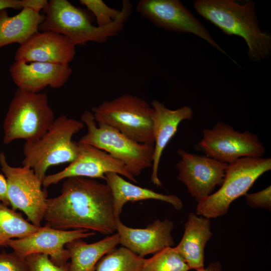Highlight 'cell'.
Returning a JSON list of instances; mask_svg holds the SVG:
<instances>
[{"label": "cell", "instance_id": "cell-28", "mask_svg": "<svg viewBox=\"0 0 271 271\" xmlns=\"http://www.w3.org/2000/svg\"><path fill=\"white\" fill-rule=\"evenodd\" d=\"M0 271H30L26 259L15 252L0 253Z\"/></svg>", "mask_w": 271, "mask_h": 271}, {"label": "cell", "instance_id": "cell-15", "mask_svg": "<svg viewBox=\"0 0 271 271\" xmlns=\"http://www.w3.org/2000/svg\"><path fill=\"white\" fill-rule=\"evenodd\" d=\"M116 227L119 244L143 258L174 245L171 234L174 223L168 219H157L146 228H134L125 225L119 218Z\"/></svg>", "mask_w": 271, "mask_h": 271}, {"label": "cell", "instance_id": "cell-17", "mask_svg": "<svg viewBox=\"0 0 271 271\" xmlns=\"http://www.w3.org/2000/svg\"><path fill=\"white\" fill-rule=\"evenodd\" d=\"M18 88L34 93L49 86L59 88L67 82L72 72L69 64L15 61L10 68Z\"/></svg>", "mask_w": 271, "mask_h": 271}, {"label": "cell", "instance_id": "cell-27", "mask_svg": "<svg viewBox=\"0 0 271 271\" xmlns=\"http://www.w3.org/2000/svg\"><path fill=\"white\" fill-rule=\"evenodd\" d=\"M25 258L30 271H69V262L58 265L54 263L47 254H32Z\"/></svg>", "mask_w": 271, "mask_h": 271}, {"label": "cell", "instance_id": "cell-14", "mask_svg": "<svg viewBox=\"0 0 271 271\" xmlns=\"http://www.w3.org/2000/svg\"><path fill=\"white\" fill-rule=\"evenodd\" d=\"M177 153L180 157L176 164L177 179L186 186L197 202L222 184L228 164L206 156L190 154L182 149Z\"/></svg>", "mask_w": 271, "mask_h": 271}, {"label": "cell", "instance_id": "cell-22", "mask_svg": "<svg viewBox=\"0 0 271 271\" xmlns=\"http://www.w3.org/2000/svg\"><path fill=\"white\" fill-rule=\"evenodd\" d=\"M119 244L117 233L91 243H88L82 239L69 242L66 245L71 260L69 271H95L99 260Z\"/></svg>", "mask_w": 271, "mask_h": 271}, {"label": "cell", "instance_id": "cell-11", "mask_svg": "<svg viewBox=\"0 0 271 271\" xmlns=\"http://www.w3.org/2000/svg\"><path fill=\"white\" fill-rule=\"evenodd\" d=\"M136 10L158 27L178 33H192L203 39L237 64L214 40L200 21L180 1L142 0L138 3Z\"/></svg>", "mask_w": 271, "mask_h": 271}, {"label": "cell", "instance_id": "cell-12", "mask_svg": "<svg viewBox=\"0 0 271 271\" xmlns=\"http://www.w3.org/2000/svg\"><path fill=\"white\" fill-rule=\"evenodd\" d=\"M79 151L76 159L63 170L46 175L42 186L46 188L70 177L101 179L105 174L112 172L124 176L134 183L137 181L120 161L107 153L91 145L78 142Z\"/></svg>", "mask_w": 271, "mask_h": 271}, {"label": "cell", "instance_id": "cell-21", "mask_svg": "<svg viewBox=\"0 0 271 271\" xmlns=\"http://www.w3.org/2000/svg\"><path fill=\"white\" fill-rule=\"evenodd\" d=\"M41 14L29 8H24L16 15L10 17L6 9L0 11V48L13 43L20 45L39 31L44 21Z\"/></svg>", "mask_w": 271, "mask_h": 271}, {"label": "cell", "instance_id": "cell-29", "mask_svg": "<svg viewBox=\"0 0 271 271\" xmlns=\"http://www.w3.org/2000/svg\"><path fill=\"white\" fill-rule=\"evenodd\" d=\"M245 200L247 205L251 208L271 209L270 186L257 192L246 194Z\"/></svg>", "mask_w": 271, "mask_h": 271}, {"label": "cell", "instance_id": "cell-25", "mask_svg": "<svg viewBox=\"0 0 271 271\" xmlns=\"http://www.w3.org/2000/svg\"><path fill=\"white\" fill-rule=\"evenodd\" d=\"M188 264L175 247H168L144 258L141 271H190Z\"/></svg>", "mask_w": 271, "mask_h": 271}, {"label": "cell", "instance_id": "cell-7", "mask_svg": "<svg viewBox=\"0 0 271 271\" xmlns=\"http://www.w3.org/2000/svg\"><path fill=\"white\" fill-rule=\"evenodd\" d=\"M270 169V158H241L228 164L220 188L198 202L196 214L209 219L225 215L231 203L247 194L255 181Z\"/></svg>", "mask_w": 271, "mask_h": 271}, {"label": "cell", "instance_id": "cell-6", "mask_svg": "<svg viewBox=\"0 0 271 271\" xmlns=\"http://www.w3.org/2000/svg\"><path fill=\"white\" fill-rule=\"evenodd\" d=\"M81 119L87 131L79 142L107 153L123 163L134 177L152 167L154 146L137 143L107 124L96 123L91 111H85Z\"/></svg>", "mask_w": 271, "mask_h": 271}, {"label": "cell", "instance_id": "cell-5", "mask_svg": "<svg viewBox=\"0 0 271 271\" xmlns=\"http://www.w3.org/2000/svg\"><path fill=\"white\" fill-rule=\"evenodd\" d=\"M46 92L16 90L4 122V143L17 140L35 141L47 131L55 120Z\"/></svg>", "mask_w": 271, "mask_h": 271}, {"label": "cell", "instance_id": "cell-2", "mask_svg": "<svg viewBox=\"0 0 271 271\" xmlns=\"http://www.w3.org/2000/svg\"><path fill=\"white\" fill-rule=\"evenodd\" d=\"M193 7L199 15L225 34L243 38L251 62L270 56L271 35L260 29L253 1L240 5L233 0H196Z\"/></svg>", "mask_w": 271, "mask_h": 271}, {"label": "cell", "instance_id": "cell-18", "mask_svg": "<svg viewBox=\"0 0 271 271\" xmlns=\"http://www.w3.org/2000/svg\"><path fill=\"white\" fill-rule=\"evenodd\" d=\"M151 106L153 109V131L155 142L151 181L154 185L160 187L162 183L158 173L162 153L177 132L181 122L192 119L193 112L188 106L170 109L156 99L152 102Z\"/></svg>", "mask_w": 271, "mask_h": 271}, {"label": "cell", "instance_id": "cell-24", "mask_svg": "<svg viewBox=\"0 0 271 271\" xmlns=\"http://www.w3.org/2000/svg\"><path fill=\"white\" fill-rule=\"evenodd\" d=\"M144 259L126 247L115 248L99 260L95 271H141Z\"/></svg>", "mask_w": 271, "mask_h": 271}, {"label": "cell", "instance_id": "cell-1", "mask_svg": "<svg viewBox=\"0 0 271 271\" xmlns=\"http://www.w3.org/2000/svg\"><path fill=\"white\" fill-rule=\"evenodd\" d=\"M111 190L93 179H65L61 193L47 199L45 225L60 230L86 229L103 234L116 231Z\"/></svg>", "mask_w": 271, "mask_h": 271}, {"label": "cell", "instance_id": "cell-8", "mask_svg": "<svg viewBox=\"0 0 271 271\" xmlns=\"http://www.w3.org/2000/svg\"><path fill=\"white\" fill-rule=\"evenodd\" d=\"M96 123L107 124L141 144L154 146L153 109L137 96L123 94L92 108Z\"/></svg>", "mask_w": 271, "mask_h": 271}, {"label": "cell", "instance_id": "cell-13", "mask_svg": "<svg viewBox=\"0 0 271 271\" xmlns=\"http://www.w3.org/2000/svg\"><path fill=\"white\" fill-rule=\"evenodd\" d=\"M95 234L86 229L60 230L45 225L35 232L24 237L13 239L6 243L19 255L26 257L35 253L48 255L56 264L61 265L70 259L65 246L77 239L91 237Z\"/></svg>", "mask_w": 271, "mask_h": 271}, {"label": "cell", "instance_id": "cell-30", "mask_svg": "<svg viewBox=\"0 0 271 271\" xmlns=\"http://www.w3.org/2000/svg\"><path fill=\"white\" fill-rule=\"evenodd\" d=\"M47 2L46 0H0V11L9 8L22 10L24 8H29L40 12L44 10Z\"/></svg>", "mask_w": 271, "mask_h": 271}, {"label": "cell", "instance_id": "cell-16", "mask_svg": "<svg viewBox=\"0 0 271 271\" xmlns=\"http://www.w3.org/2000/svg\"><path fill=\"white\" fill-rule=\"evenodd\" d=\"M76 54L75 46L62 35L38 31L17 50L15 61L69 64Z\"/></svg>", "mask_w": 271, "mask_h": 271}, {"label": "cell", "instance_id": "cell-3", "mask_svg": "<svg viewBox=\"0 0 271 271\" xmlns=\"http://www.w3.org/2000/svg\"><path fill=\"white\" fill-rule=\"evenodd\" d=\"M130 1L124 0L118 17L112 23L98 27L92 24L88 15L67 0H50L44 9L45 18L39 31L60 34L71 44L84 45L89 42L104 43L123 28L132 12Z\"/></svg>", "mask_w": 271, "mask_h": 271}, {"label": "cell", "instance_id": "cell-20", "mask_svg": "<svg viewBox=\"0 0 271 271\" xmlns=\"http://www.w3.org/2000/svg\"><path fill=\"white\" fill-rule=\"evenodd\" d=\"M105 177L106 184L112 195L113 210L116 218H119L123 206L128 202L153 199L170 203L176 210H180L183 208L182 201L175 195H166L137 186L115 173H107Z\"/></svg>", "mask_w": 271, "mask_h": 271}, {"label": "cell", "instance_id": "cell-10", "mask_svg": "<svg viewBox=\"0 0 271 271\" xmlns=\"http://www.w3.org/2000/svg\"><path fill=\"white\" fill-rule=\"evenodd\" d=\"M196 147L206 156L227 164L241 158H261L265 153L257 134L248 130L240 132L221 122L211 129H204Z\"/></svg>", "mask_w": 271, "mask_h": 271}, {"label": "cell", "instance_id": "cell-32", "mask_svg": "<svg viewBox=\"0 0 271 271\" xmlns=\"http://www.w3.org/2000/svg\"><path fill=\"white\" fill-rule=\"evenodd\" d=\"M197 271H222V265L220 261H215L211 262L206 267Z\"/></svg>", "mask_w": 271, "mask_h": 271}, {"label": "cell", "instance_id": "cell-4", "mask_svg": "<svg viewBox=\"0 0 271 271\" xmlns=\"http://www.w3.org/2000/svg\"><path fill=\"white\" fill-rule=\"evenodd\" d=\"M84 126L81 121L65 115L55 118L40 139L25 142L22 166L32 169L42 182L50 167L70 163L76 159L79 145L72 138Z\"/></svg>", "mask_w": 271, "mask_h": 271}, {"label": "cell", "instance_id": "cell-31", "mask_svg": "<svg viewBox=\"0 0 271 271\" xmlns=\"http://www.w3.org/2000/svg\"><path fill=\"white\" fill-rule=\"evenodd\" d=\"M0 202L8 206L10 205L7 194V182L3 175L0 174Z\"/></svg>", "mask_w": 271, "mask_h": 271}, {"label": "cell", "instance_id": "cell-23", "mask_svg": "<svg viewBox=\"0 0 271 271\" xmlns=\"http://www.w3.org/2000/svg\"><path fill=\"white\" fill-rule=\"evenodd\" d=\"M37 227L26 220L21 213L0 202V247L13 238L24 237L37 231Z\"/></svg>", "mask_w": 271, "mask_h": 271}, {"label": "cell", "instance_id": "cell-9", "mask_svg": "<svg viewBox=\"0 0 271 271\" xmlns=\"http://www.w3.org/2000/svg\"><path fill=\"white\" fill-rule=\"evenodd\" d=\"M0 166L7 182V194L12 209L23 212L28 221L41 227L47 207V193L42 182L28 167H13L0 153Z\"/></svg>", "mask_w": 271, "mask_h": 271}, {"label": "cell", "instance_id": "cell-19", "mask_svg": "<svg viewBox=\"0 0 271 271\" xmlns=\"http://www.w3.org/2000/svg\"><path fill=\"white\" fill-rule=\"evenodd\" d=\"M210 219L196 213L189 214L183 237L175 249L182 256L190 269L204 268L205 248L212 236Z\"/></svg>", "mask_w": 271, "mask_h": 271}, {"label": "cell", "instance_id": "cell-26", "mask_svg": "<svg viewBox=\"0 0 271 271\" xmlns=\"http://www.w3.org/2000/svg\"><path fill=\"white\" fill-rule=\"evenodd\" d=\"M95 16L97 26L101 27L113 22L118 17L120 10L111 8L101 0H80Z\"/></svg>", "mask_w": 271, "mask_h": 271}]
</instances>
